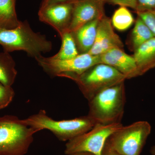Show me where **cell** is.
<instances>
[{"instance_id":"cell-1","label":"cell","mask_w":155,"mask_h":155,"mask_svg":"<svg viewBox=\"0 0 155 155\" xmlns=\"http://www.w3.org/2000/svg\"><path fill=\"white\" fill-rule=\"evenodd\" d=\"M0 45L4 51H22L35 59L53 48L52 42L45 35L35 32L26 20L13 29L0 28Z\"/></svg>"},{"instance_id":"cell-2","label":"cell","mask_w":155,"mask_h":155,"mask_svg":"<svg viewBox=\"0 0 155 155\" xmlns=\"http://www.w3.org/2000/svg\"><path fill=\"white\" fill-rule=\"evenodd\" d=\"M126 101L125 82L102 91L89 101L88 116L96 124L121 123Z\"/></svg>"},{"instance_id":"cell-3","label":"cell","mask_w":155,"mask_h":155,"mask_svg":"<svg viewBox=\"0 0 155 155\" xmlns=\"http://www.w3.org/2000/svg\"><path fill=\"white\" fill-rule=\"evenodd\" d=\"M38 131L17 116L0 117V155L26 154Z\"/></svg>"},{"instance_id":"cell-4","label":"cell","mask_w":155,"mask_h":155,"mask_svg":"<svg viewBox=\"0 0 155 155\" xmlns=\"http://www.w3.org/2000/svg\"><path fill=\"white\" fill-rule=\"evenodd\" d=\"M24 120L27 125L39 131L44 129L49 130L63 141H69L86 133L96 124L88 115L68 120H54L42 110Z\"/></svg>"},{"instance_id":"cell-5","label":"cell","mask_w":155,"mask_h":155,"mask_svg":"<svg viewBox=\"0 0 155 155\" xmlns=\"http://www.w3.org/2000/svg\"><path fill=\"white\" fill-rule=\"evenodd\" d=\"M64 77L75 81L88 101L102 91L126 79L116 69L104 64H96L80 75H67Z\"/></svg>"},{"instance_id":"cell-6","label":"cell","mask_w":155,"mask_h":155,"mask_svg":"<svg viewBox=\"0 0 155 155\" xmlns=\"http://www.w3.org/2000/svg\"><path fill=\"white\" fill-rule=\"evenodd\" d=\"M151 131L146 121H137L120 127L112 134L106 143L112 149L122 155H140Z\"/></svg>"},{"instance_id":"cell-7","label":"cell","mask_w":155,"mask_h":155,"mask_svg":"<svg viewBox=\"0 0 155 155\" xmlns=\"http://www.w3.org/2000/svg\"><path fill=\"white\" fill-rule=\"evenodd\" d=\"M122 126L121 123L110 125L96 124L86 133L67 142L64 153L67 155L81 152L101 155L109 137Z\"/></svg>"},{"instance_id":"cell-8","label":"cell","mask_w":155,"mask_h":155,"mask_svg":"<svg viewBox=\"0 0 155 155\" xmlns=\"http://www.w3.org/2000/svg\"><path fill=\"white\" fill-rule=\"evenodd\" d=\"M35 60L46 73L53 77L80 75L96 64H101L99 56L92 55L89 53L79 54L67 60H57L42 55Z\"/></svg>"},{"instance_id":"cell-9","label":"cell","mask_w":155,"mask_h":155,"mask_svg":"<svg viewBox=\"0 0 155 155\" xmlns=\"http://www.w3.org/2000/svg\"><path fill=\"white\" fill-rule=\"evenodd\" d=\"M74 2L41 7L38 13L40 21L52 27L60 36L68 31Z\"/></svg>"},{"instance_id":"cell-10","label":"cell","mask_w":155,"mask_h":155,"mask_svg":"<svg viewBox=\"0 0 155 155\" xmlns=\"http://www.w3.org/2000/svg\"><path fill=\"white\" fill-rule=\"evenodd\" d=\"M104 0H78L74 2L72 19L68 28L70 32L95 19L105 16Z\"/></svg>"},{"instance_id":"cell-11","label":"cell","mask_w":155,"mask_h":155,"mask_svg":"<svg viewBox=\"0 0 155 155\" xmlns=\"http://www.w3.org/2000/svg\"><path fill=\"white\" fill-rule=\"evenodd\" d=\"M123 48L124 44L114 31L111 19L105 15L98 22L95 41L88 53L99 56L113 49H123Z\"/></svg>"},{"instance_id":"cell-12","label":"cell","mask_w":155,"mask_h":155,"mask_svg":"<svg viewBox=\"0 0 155 155\" xmlns=\"http://www.w3.org/2000/svg\"><path fill=\"white\" fill-rule=\"evenodd\" d=\"M101 64H107L116 69L126 79L139 76L135 60L122 49H113L99 55Z\"/></svg>"},{"instance_id":"cell-13","label":"cell","mask_w":155,"mask_h":155,"mask_svg":"<svg viewBox=\"0 0 155 155\" xmlns=\"http://www.w3.org/2000/svg\"><path fill=\"white\" fill-rule=\"evenodd\" d=\"M100 19H95L89 22L75 31L71 32L79 54L88 53L93 46Z\"/></svg>"},{"instance_id":"cell-14","label":"cell","mask_w":155,"mask_h":155,"mask_svg":"<svg viewBox=\"0 0 155 155\" xmlns=\"http://www.w3.org/2000/svg\"><path fill=\"white\" fill-rule=\"evenodd\" d=\"M135 60L139 76L155 67V37L134 51Z\"/></svg>"},{"instance_id":"cell-15","label":"cell","mask_w":155,"mask_h":155,"mask_svg":"<svg viewBox=\"0 0 155 155\" xmlns=\"http://www.w3.org/2000/svg\"><path fill=\"white\" fill-rule=\"evenodd\" d=\"M154 37L146 24L137 16L127 43L130 50L134 51L142 45Z\"/></svg>"},{"instance_id":"cell-16","label":"cell","mask_w":155,"mask_h":155,"mask_svg":"<svg viewBox=\"0 0 155 155\" xmlns=\"http://www.w3.org/2000/svg\"><path fill=\"white\" fill-rule=\"evenodd\" d=\"M16 0H0V28L13 29L17 27L21 21L17 18Z\"/></svg>"},{"instance_id":"cell-17","label":"cell","mask_w":155,"mask_h":155,"mask_svg":"<svg viewBox=\"0 0 155 155\" xmlns=\"http://www.w3.org/2000/svg\"><path fill=\"white\" fill-rule=\"evenodd\" d=\"M16 64L9 53H0V83L6 86L11 87L17 75Z\"/></svg>"},{"instance_id":"cell-18","label":"cell","mask_w":155,"mask_h":155,"mask_svg":"<svg viewBox=\"0 0 155 155\" xmlns=\"http://www.w3.org/2000/svg\"><path fill=\"white\" fill-rule=\"evenodd\" d=\"M60 37L62 41L61 48L54 55L51 57L52 58L57 60H67L79 54L72 32L66 31Z\"/></svg>"},{"instance_id":"cell-19","label":"cell","mask_w":155,"mask_h":155,"mask_svg":"<svg viewBox=\"0 0 155 155\" xmlns=\"http://www.w3.org/2000/svg\"><path fill=\"white\" fill-rule=\"evenodd\" d=\"M111 21L114 28L119 31H123L130 28L134 19L127 8L120 6L114 12Z\"/></svg>"},{"instance_id":"cell-20","label":"cell","mask_w":155,"mask_h":155,"mask_svg":"<svg viewBox=\"0 0 155 155\" xmlns=\"http://www.w3.org/2000/svg\"><path fill=\"white\" fill-rule=\"evenodd\" d=\"M15 92L11 87L0 83V110L6 107L13 101Z\"/></svg>"},{"instance_id":"cell-21","label":"cell","mask_w":155,"mask_h":155,"mask_svg":"<svg viewBox=\"0 0 155 155\" xmlns=\"http://www.w3.org/2000/svg\"><path fill=\"white\" fill-rule=\"evenodd\" d=\"M136 13L146 24L155 37V10Z\"/></svg>"},{"instance_id":"cell-22","label":"cell","mask_w":155,"mask_h":155,"mask_svg":"<svg viewBox=\"0 0 155 155\" xmlns=\"http://www.w3.org/2000/svg\"><path fill=\"white\" fill-rule=\"evenodd\" d=\"M155 10V0H137L136 12Z\"/></svg>"},{"instance_id":"cell-23","label":"cell","mask_w":155,"mask_h":155,"mask_svg":"<svg viewBox=\"0 0 155 155\" xmlns=\"http://www.w3.org/2000/svg\"><path fill=\"white\" fill-rule=\"evenodd\" d=\"M107 2L113 5L131 8L135 10L137 0H106V2Z\"/></svg>"},{"instance_id":"cell-24","label":"cell","mask_w":155,"mask_h":155,"mask_svg":"<svg viewBox=\"0 0 155 155\" xmlns=\"http://www.w3.org/2000/svg\"><path fill=\"white\" fill-rule=\"evenodd\" d=\"M78 0H42L41 7L54 5V4H61V3L71 2Z\"/></svg>"},{"instance_id":"cell-25","label":"cell","mask_w":155,"mask_h":155,"mask_svg":"<svg viewBox=\"0 0 155 155\" xmlns=\"http://www.w3.org/2000/svg\"><path fill=\"white\" fill-rule=\"evenodd\" d=\"M101 155H122L116 152L114 150L111 149L110 147L108 145L107 143L106 142L104 146V147Z\"/></svg>"},{"instance_id":"cell-26","label":"cell","mask_w":155,"mask_h":155,"mask_svg":"<svg viewBox=\"0 0 155 155\" xmlns=\"http://www.w3.org/2000/svg\"><path fill=\"white\" fill-rule=\"evenodd\" d=\"M69 155H95L91 153L88 152H77L72 153V154Z\"/></svg>"},{"instance_id":"cell-27","label":"cell","mask_w":155,"mask_h":155,"mask_svg":"<svg viewBox=\"0 0 155 155\" xmlns=\"http://www.w3.org/2000/svg\"><path fill=\"white\" fill-rule=\"evenodd\" d=\"M150 153L152 155H155V146L152 147L150 150Z\"/></svg>"},{"instance_id":"cell-28","label":"cell","mask_w":155,"mask_h":155,"mask_svg":"<svg viewBox=\"0 0 155 155\" xmlns=\"http://www.w3.org/2000/svg\"><path fill=\"white\" fill-rule=\"evenodd\" d=\"M104 1H105V2H106V0H104Z\"/></svg>"}]
</instances>
